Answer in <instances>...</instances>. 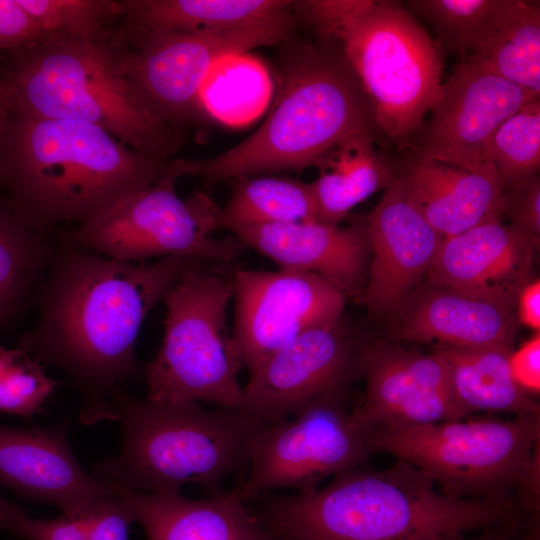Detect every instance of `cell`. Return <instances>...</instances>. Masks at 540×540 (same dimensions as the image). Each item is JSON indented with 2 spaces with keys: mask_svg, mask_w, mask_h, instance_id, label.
<instances>
[{
  "mask_svg": "<svg viewBox=\"0 0 540 540\" xmlns=\"http://www.w3.org/2000/svg\"><path fill=\"white\" fill-rule=\"evenodd\" d=\"M516 312L518 323L537 332L540 329V280L534 279L526 283L518 292Z\"/></svg>",
  "mask_w": 540,
  "mask_h": 540,
  "instance_id": "cell-41",
  "label": "cell"
},
{
  "mask_svg": "<svg viewBox=\"0 0 540 540\" xmlns=\"http://www.w3.org/2000/svg\"><path fill=\"white\" fill-rule=\"evenodd\" d=\"M68 426L67 419L50 427L0 425V486L81 518L114 491L82 468L69 445Z\"/></svg>",
  "mask_w": 540,
  "mask_h": 540,
  "instance_id": "cell-18",
  "label": "cell"
},
{
  "mask_svg": "<svg viewBox=\"0 0 540 540\" xmlns=\"http://www.w3.org/2000/svg\"><path fill=\"white\" fill-rule=\"evenodd\" d=\"M1 327V326H0Z\"/></svg>",
  "mask_w": 540,
  "mask_h": 540,
  "instance_id": "cell-46",
  "label": "cell"
},
{
  "mask_svg": "<svg viewBox=\"0 0 540 540\" xmlns=\"http://www.w3.org/2000/svg\"><path fill=\"white\" fill-rule=\"evenodd\" d=\"M366 0H304L294 1L293 11L320 38L334 40L345 21Z\"/></svg>",
  "mask_w": 540,
  "mask_h": 540,
  "instance_id": "cell-37",
  "label": "cell"
},
{
  "mask_svg": "<svg viewBox=\"0 0 540 540\" xmlns=\"http://www.w3.org/2000/svg\"><path fill=\"white\" fill-rule=\"evenodd\" d=\"M396 163L407 196L443 238L503 221L506 196L492 163L476 171L409 155Z\"/></svg>",
  "mask_w": 540,
  "mask_h": 540,
  "instance_id": "cell-22",
  "label": "cell"
},
{
  "mask_svg": "<svg viewBox=\"0 0 540 540\" xmlns=\"http://www.w3.org/2000/svg\"><path fill=\"white\" fill-rule=\"evenodd\" d=\"M10 114V106L8 102V98L6 96V93L4 91V88L2 84H0V152H1V143L3 138V133L5 129V125L7 122V119ZM2 192V184H1V165H0V193Z\"/></svg>",
  "mask_w": 540,
  "mask_h": 540,
  "instance_id": "cell-44",
  "label": "cell"
},
{
  "mask_svg": "<svg viewBox=\"0 0 540 540\" xmlns=\"http://www.w3.org/2000/svg\"><path fill=\"white\" fill-rule=\"evenodd\" d=\"M171 160L132 149L92 124L10 112L1 184L23 221L56 234L61 225L85 222L149 186Z\"/></svg>",
  "mask_w": 540,
  "mask_h": 540,
  "instance_id": "cell-3",
  "label": "cell"
},
{
  "mask_svg": "<svg viewBox=\"0 0 540 540\" xmlns=\"http://www.w3.org/2000/svg\"><path fill=\"white\" fill-rule=\"evenodd\" d=\"M112 407L121 450L90 472L112 490L160 493L196 484L218 494L226 477L245 473L250 442L267 424L240 409L150 401L124 387L113 393Z\"/></svg>",
  "mask_w": 540,
  "mask_h": 540,
  "instance_id": "cell-6",
  "label": "cell"
},
{
  "mask_svg": "<svg viewBox=\"0 0 540 540\" xmlns=\"http://www.w3.org/2000/svg\"><path fill=\"white\" fill-rule=\"evenodd\" d=\"M115 37L161 32H210L250 25L293 11L288 0H122Z\"/></svg>",
  "mask_w": 540,
  "mask_h": 540,
  "instance_id": "cell-24",
  "label": "cell"
},
{
  "mask_svg": "<svg viewBox=\"0 0 540 540\" xmlns=\"http://www.w3.org/2000/svg\"><path fill=\"white\" fill-rule=\"evenodd\" d=\"M466 59L540 94L539 1L505 0L490 34Z\"/></svg>",
  "mask_w": 540,
  "mask_h": 540,
  "instance_id": "cell-28",
  "label": "cell"
},
{
  "mask_svg": "<svg viewBox=\"0 0 540 540\" xmlns=\"http://www.w3.org/2000/svg\"><path fill=\"white\" fill-rule=\"evenodd\" d=\"M522 524L498 527L484 530V532L474 538H467L465 534H457L443 540H517L516 534ZM521 540H536L532 534L526 535Z\"/></svg>",
  "mask_w": 540,
  "mask_h": 540,
  "instance_id": "cell-42",
  "label": "cell"
},
{
  "mask_svg": "<svg viewBox=\"0 0 540 540\" xmlns=\"http://www.w3.org/2000/svg\"><path fill=\"white\" fill-rule=\"evenodd\" d=\"M366 391L351 410L367 428L420 426L467 418L455 400L443 359L389 340L368 341L364 351Z\"/></svg>",
  "mask_w": 540,
  "mask_h": 540,
  "instance_id": "cell-16",
  "label": "cell"
},
{
  "mask_svg": "<svg viewBox=\"0 0 540 540\" xmlns=\"http://www.w3.org/2000/svg\"><path fill=\"white\" fill-rule=\"evenodd\" d=\"M44 36L19 0H0V50L10 51L33 44Z\"/></svg>",
  "mask_w": 540,
  "mask_h": 540,
  "instance_id": "cell-39",
  "label": "cell"
},
{
  "mask_svg": "<svg viewBox=\"0 0 540 540\" xmlns=\"http://www.w3.org/2000/svg\"><path fill=\"white\" fill-rule=\"evenodd\" d=\"M113 491L127 502L147 540H279L235 489L202 499L184 497L180 491Z\"/></svg>",
  "mask_w": 540,
  "mask_h": 540,
  "instance_id": "cell-23",
  "label": "cell"
},
{
  "mask_svg": "<svg viewBox=\"0 0 540 540\" xmlns=\"http://www.w3.org/2000/svg\"><path fill=\"white\" fill-rule=\"evenodd\" d=\"M293 12L219 31L161 32L119 40L126 75L149 109L182 132L200 111L199 91L213 65L227 55L285 43L295 26Z\"/></svg>",
  "mask_w": 540,
  "mask_h": 540,
  "instance_id": "cell-12",
  "label": "cell"
},
{
  "mask_svg": "<svg viewBox=\"0 0 540 540\" xmlns=\"http://www.w3.org/2000/svg\"><path fill=\"white\" fill-rule=\"evenodd\" d=\"M503 219L535 241L540 240V179L538 174L503 186Z\"/></svg>",
  "mask_w": 540,
  "mask_h": 540,
  "instance_id": "cell-35",
  "label": "cell"
},
{
  "mask_svg": "<svg viewBox=\"0 0 540 540\" xmlns=\"http://www.w3.org/2000/svg\"><path fill=\"white\" fill-rule=\"evenodd\" d=\"M82 518L87 540H128L129 526L135 521L127 502L115 494L99 499Z\"/></svg>",
  "mask_w": 540,
  "mask_h": 540,
  "instance_id": "cell-36",
  "label": "cell"
},
{
  "mask_svg": "<svg viewBox=\"0 0 540 540\" xmlns=\"http://www.w3.org/2000/svg\"><path fill=\"white\" fill-rule=\"evenodd\" d=\"M59 384L26 352L0 346V412L31 421Z\"/></svg>",
  "mask_w": 540,
  "mask_h": 540,
  "instance_id": "cell-34",
  "label": "cell"
},
{
  "mask_svg": "<svg viewBox=\"0 0 540 540\" xmlns=\"http://www.w3.org/2000/svg\"><path fill=\"white\" fill-rule=\"evenodd\" d=\"M0 84H1V82H0Z\"/></svg>",
  "mask_w": 540,
  "mask_h": 540,
  "instance_id": "cell-45",
  "label": "cell"
},
{
  "mask_svg": "<svg viewBox=\"0 0 540 540\" xmlns=\"http://www.w3.org/2000/svg\"><path fill=\"white\" fill-rule=\"evenodd\" d=\"M347 398L313 403L265 424L252 438L247 471L234 488L248 503L275 488L310 493L329 476L365 464L375 453L371 429L357 423Z\"/></svg>",
  "mask_w": 540,
  "mask_h": 540,
  "instance_id": "cell-11",
  "label": "cell"
},
{
  "mask_svg": "<svg viewBox=\"0 0 540 540\" xmlns=\"http://www.w3.org/2000/svg\"><path fill=\"white\" fill-rule=\"evenodd\" d=\"M515 383L528 394L540 392V334L536 332L508 358Z\"/></svg>",
  "mask_w": 540,
  "mask_h": 540,
  "instance_id": "cell-40",
  "label": "cell"
},
{
  "mask_svg": "<svg viewBox=\"0 0 540 540\" xmlns=\"http://www.w3.org/2000/svg\"><path fill=\"white\" fill-rule=\"evenodd\" d=\"M5 530L25 540H87L84 519L64 514L52 519H32L25 513L10 521Z\"/></svg>",
  "mask_w": 540,
  "mask_h": 540,
  "instance_id": "cell-38",
  "label": "cell"
},
{
  "mask_svg": "<svg viewBox=\"0 0 540 540\" xmlns=\"http://www.w3.org/2000/svg\"><path fill=\"white\" fill-rule=\"evenodd\" d=\"M516 302L423 280L391 315L396 339L512 350Z\"/></svg>",
  "mask_w": 540,
  "mask_h": 540,
  "instance_id": "cell-20",
  "label": "cell"
},
{
  "mask_svg": "<svg viewBox=\"0 0 540 540\" xmlns=\"http://www.w3.org/2000/svg\"><path fill=\"white\" fill-rule=\"evenodd\" d=\"M364 219L371 256L358 302L375 315L391 316L424 280L444 238L411 202L398 175Z\"/></svg>",
  "mask_w": 540,
  "mask_h": 540,
  "instance_id": "cell-17",
  "label": "cell"
},
{
  "mask_svg": "<svg viewBox=\"0 0 540 540\" xmlns=\"http://www.w3.org/2000/svg\"><path fill=\"white\" fill-rule=\"evenodd\" d=\"M371 438L375 453L409 463L446 496L535 512L530 492H536L538 481L540 414L376 427Z\"/></svg>",
  "mask_w": 540,
  "mask_h": 540,
  "instance_id": "cell-7",
  "label": "cell"
},
{
  "mask_svg": "<svg viewBox=\"0 0 540 540\" xmlns=\"http://www.w3.org/2000/svg\"><path fill=\"white\" fill-rule=\"evenodd\" d=\"M505 0H409L402 2L415 18L424 20L440 49L461 59L490 34Z\"/></svg>",
  "mask_w": 540,
  "mask_h": 540,
  "instance_id": "cell-31",
  "label": "cell"
},
{
  "mask_svg": "<svg viewBox=\"0 0 540 540\" xmlns=\"http://www.w3.org/2000/svg\"><path fill=\"white\" fill-rule=\"evenodd\" d=\"M44 38L68 37L100 40L111 37L121 18L119 1L19 0Z\"/></svg>",
  "mask_w": 540,
  "mask_h": 540,
  "instance_id": "cell-33",
  "label": "cell"
},
{
  "mask_svg": "<svg viewBox=\"0 0 540 540\" xmlns=\"http://www.w3.org/2000/svg\"><path fill=\"white\" fill-rule=\"evenodd\" d=\"M58 233L36 230L0 193V326L10 325L32 307L38 285L58 246Z\"/></svg>",
  "mask_w": 540,
  "mask_h": 540,
  "instance_id": "cell-27",
  "label": "cell"
},
{
  "mask_svg": "<svg viewBox=\"0 0 540 540\" xmlns=\"http://www.w3.org/2000/svg\"><path fill=\"white\" fill-rule=\"evenodd\" d=\"M223 228L280 269L318 275L356 301L364 292L371 256L364 217L355 218L347 227L306 222L226 224Z\"/></svg>",
  "mask_w": 540,
  "mask_h": 540,
  "instance_id": "cell-19",
  "label": "cell"
},
{
  "mask_svg": "<svg viewBox=\"0 0 540 540\" xmlns=\"http://www.w3.org/2000/svg\"><path fill=\"white\" fill-rule=\"evenodd\" d=\"M511 349L438 344L452 394L467 416L479 412H507L515 416L540 414L539 404L513 380Z\"/></svg>",
  "mask_w": 540,
  "mask_h": 540,
  "instance_id": "cell-26",
  "label": "cell"
},
{
  "mask_svg": "<svg viewBox=\"0 0 540 540\" xmlns=\"http://www.w3.org/2000/svg\"><path fill=\"white\" fill-rule=\"evenodd\" d=\"M502 186L537 175L540 167V98L507 118L495 131L485 151Z\"/></svg>",
  "mask_w": 540,
  "mask_h": 540,
  "instance_id": "cell-32",
  "label": "cell"
},
{
  "mask_svg": "<svg viewBox=\"0 0 540 540\" xmlns=\"http://www.w3.org/2000/svg\"><path fill=\"white\" fill-rule=\"evenodd\" d=\"M191 172L192 161L173 158L149 186L60 233L83 249L122 261L184 255L231 262L246 246L236 236H212L219 229L216 205L200 192L187 200L177 194L178 179Z\"/></svg>",
  "mask_w": 540,
  "mask_h": 540,
  "instance_id": "cell-10",
  "label": "cell"
},
{
  "mask_svg": "<svg viewBox=\"0 0 540 540\" xmlns=\"http://www.w3.org/2000/svg\"><path fill=\"white\" fill-rule=\"evenodd\" d=\"M538 245L503 221L485 222L444 238L425 279L516 302L530 281Z\"/></svg>",
  "mask_w": 540,
  "mask_h": 540,
  "instance_id": "cell-21",
  "label": "cell"
},
{
  "mask_svg": "<svg viewBox=\"0 0 540 540\" xmlns=\"http://www.w3.org/2000/svg\"><path fill=\"white\" fill-rule=\"evenodd\" d=\"M539 96L461 59L403 155L479 170L497 128Z\"/></svg>",
  "mask_w": 540,
  "mask_h": 540,
  "instance_id": "cell-15",
  "label": "cell"
},
{
  "mask_svg": "<svg viewBox=\"0 0 540 540\" xmlns=\"http://www.w3.org/2000/svg\"><path fill=\"white\" fill-rule=\"evenodd\" d=\"M214 215L219 228L226 224H281L318 222V202L312 182L283 176L235 178L231 197Z\"/></svg>",
  "mask_w": 540,
  "mask_h": 540,
  "instance_id": "cell-29",
  "label": "cell"
},
{
  "mask_svg": "<svg viewBox=\"0 0 540 540\" xmlns=\"http://www.w3.org/2000/svg\"><path fill=\"white\" fill-rule=\"evenodd\" d=\"M232 280V336L249 375L304 331L343 316L347 298L315 274L239 269Z\"/></svg>",
  "mask_w": 540,
  "mask_h": 540,
  "instance_id": "cell-14",
  "label": "cell"
},
{
  "mask_svg": "<svg viewBox=\"0 0 540 540\" xmlns=\"http://www.w3.org/2000/svg\"><path fill=\"white\" fill-rule=\"evenodd\" d=\"M375 132L352 136L317 165L312 182L318 202V223L337 226L357 204L397 176L396 159L376 148Z\"/></svg>",
  "mask_w": 540,
  "mask_h": 540,
  "instance_id": "cell-25",
  "label": "cell"
},
{
  "mask_svg": "<svg viewBox=\"0 0 540 540\" xmlns=\"http://www.w3.org/2000/svg\"><path fill=\"white\" fill-rule=\"evenodd\" d=\"M333 41L362 86L379 140L403 155L440 95V49L403 3L392 0H366Z\"/></svg>",
  "mask_w": 540,
  "mask_h": 540,
  "instance_id": "cell-8",
  "label": "cell"
},
{
  "mask_svg": "<svg viewBox=\"0 0 540 540\" xmlns=\"http://www.w3.org/2000/svg\"><path fill=\"white\" fill-rule=\"evenodd\" d=\"M211 262L186 269L163 300L162 344L143 367L147 400L241 407L244 364L226 321L233 280L209 269Z\"/></svg>",
  "mask_w": 540,
  "mask_h": 540,
  "instance_id": "cell-9",
  "label": "cell"
},
{
  "mask_svg": "<svg viewBox=\"0 0 540 540\" xmlns=\"http://www.w3.org/2000/svg\"><path fill=\"white\" fill-rule=\"evenodd\" d=\"M276 80L274 103L263 123L222 154L192 161L191 175L215 184L299 171L317 167L352 136L377 134L367 97L337 42L318 37L290 43L279 58Z\"/></svg>",
  "mask_w": 540,
  "mask_h": 540,
  "instance_id": "cell-4",
  "label": "cell"
},
{
  "mask_svg": "<svg viewBox=\"0 0 540 540\" xmlns=\"http://www.w3.org/2000/svg\"><path fill=\"white\" fill-rule=\"evenodd\" d=\"M435 486L397 460L383 470L349 469L310 493H263L249 509L279 540H443L525 518L518 505L452 498Z\"/></svg>",
  "mask_w": 540,
  "mask_h": 540,
  "instance_id": "cell-2",
  "label": "cell"
},
{
  "mask_svg": "<svg viewBox=\"0 0 540 540\" xmlns=\"http://www.w3.org/2000/svg\"><path fill=\"white\" fill-rule=\"evenodd\" d=\"M272 80L265 64L248 53L218 60L204 79L198 96L199 110L229 126H243L268 107Z\"/></svg>",
  "mask_w": 540,
  "mask_h": 540,
  "instance_id": "cell-30",
  "label": "cell"
},
{
  "mask_svg": "<svg viewBox=\"0 0 540 540\" xmlns=\"http://www.w3.org/2000/svg\"><path fill=\"white\" fill-rule=\"evenodd\" d=\"M0 82L16 115L92 124L166 160L184 140L135 91L114 34L100 40L47 37L6 51Z\"/></svg>",
  "mask_w": 540,
  "mask_h": 540,
  "instance_id": "cell-5",
  "label": "cell"
},
{
  "mask_svg": "<svg viewBox=\"0 0 540 540\" xmlns=\"http://www.w3.org/2000/svg\"><path fill=\"white\" fill-rule=\"evenodd\" d=\"M367 342L343 316L304 331L249 375L240 410L274 423L313 403L347 398L363 373Z\"/></svg>",
  "mask_w": 540,
  "mask_h": 540,
  "instance_id": "cell-13",
  "label": "cell"
},
{
  "mask_svg": "<svg viewBox=\"0 0 540 540\" xmlns=\"http://www.w3.org/2000/svg\"><path fill=\"white\" fill-rule=\"evenodd\" d=\"M26 510L15 505L0 496V528L5 529L7 524L19 515L25 514Z\"/></svg>",
  "mask_w": 540,
  "mask_h": 540,
  "instance_id": "cell-43",
  "label": "cell"
},
{
  "mask_svg": "<svg viewBox=\"0 0 540 540\" xmlns=\"http://www.w3.org/2000/svg\"><path fill=\"white\" fill-rule=\"evenodd\" d=\"M58 236L33 297L36 320L16 348L70 376L81 393L82 424L114 421L112 395L138 374L135 344L146 316L186 269L208 260L122 261Z\"/></svg>",
  "mask_w": 540,
  "mask_h": 540,
  "instance_id": "cell-1",
  "label": "cell"
}]
</instances>
